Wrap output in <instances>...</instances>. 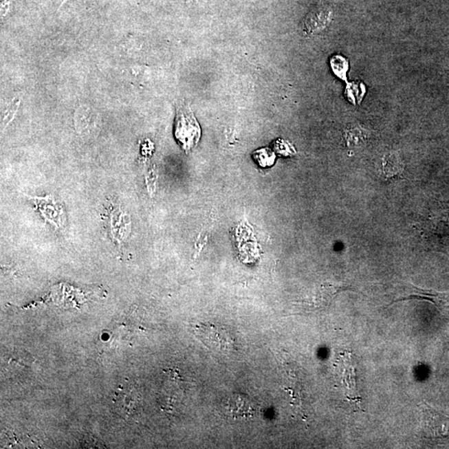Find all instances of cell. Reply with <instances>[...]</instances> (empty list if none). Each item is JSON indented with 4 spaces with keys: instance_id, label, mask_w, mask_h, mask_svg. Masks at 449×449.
I'll return each instance as SVG.
<instances>
[{
    "instance_id": "obj_6",
    "label": "cell",
    "mask_w": 449,
    "mask_h": 449,
    "mask_svg": "<svg viewBox=\"0 0 449 449\" xmlns=\"http://www.w3.org/2000/svg\"><path fill=\"white\" fill-rule=\"evenodd\" d=\"M34 202L45 219L59 228L65 222V212L50 197H35Z\"/></svg>"
},
{
    "instance_id": "obj_1",
    "label": "cell",
    "mask_w": 449,
    "mask_h": 449,
    "mask_svg": "<svg viewBox=\"0 0 449 449\" xmlns=\"http://www.w3.org/2000/svg\"><path fill=\"white\" fill-rule=\"evenodd\" d=\"M174 135L185 152H189L199 142L201 136L200 125L188 107H179L175 120Z\"/></svg>"
},
{
    "instance_id": "obj_8",
    "label": "cell",
    "mask_w": 449,
    "mask_h": 449,
    "mask_svg": "<svg viewBox=\"0 0 449 449\" xmlns=\"http://www.w3.org/2000/svg\"><path fill=\"white\" fill-rule=\"evenodd\" d=\"M404 168V164L397 153L388 154L384 158L383 174L386 179L399 177L402 174Z\"/></svg>"
},
{
    "instance_id": "obj_5",
    "label": "cell",
    "mask_w": 449,
    "mask_h": 449,
    "mask_svg": "<svg viewBox=\"0 0 449 449\" xmlns=\"http://www.w3.org/2000/svg\"><path fill=\"white\" fill-rule=\"evenodd\" d=\"M333 10L327 5L317 6L309 12L305 19V31L315 34L323 30L331 22Z\"/></svg>"
},
{
    "instance_id": "obj_4",
    "label": "cell",
    "mask_w": 449,
    "mask_h": 449,
    "mask_svg": "<svg viewBox=\"0 0 449 449\" xmlns=\"http://www.w3.org/2000/svg\"><path fill=\"white\" fill-rule=\"evenodd\" d=\"M407 285L408 296L400 298L396 302L411 299L428 300L434 304L439 311L449 320V292H438L432 289H421L413 284Z\"/></svg>"
},
{
    "instance_id": "obj_9",
    "label": "cell",
    "mask_w": 449,
    "mask_h": 449,
    "mask_svg": "<svg viewBox=\"0 0 449 449\" xmlns=\"http://www.w3.org/2000/svg\"><path fill=\"white\" fill-rule=\"evenodd\" d=\"M276 158V153L267 148L256 150L253 153L254 161L263 168H271L275 164Z\"/></svg>"
},
{
    "instance_id": "obj_3",
    "label": "cell",
    "mask_w": 449,
    "mask_h": 449,
    "mask_svg": "<svg viewBox=\"0 0 449 449\" xmlns=\"http://www.w3.org/2000/svg\"><path fill=\"white\" fill-rule=\"evenodd\" d=\"M197 333L204 343L215 351H230L234 347L233 338L224 327L206 324L198 327Z\"/></svg>"
},
{
    "instance_id": "obj_7",
    "label": "cell",
    "mask_w": 449,
    "mask_h": 449,
    "mask_svg": "<svg viewBox=\"0 0 449 449\" xmlns=\"http://www.w3.org/2000/svg\"><path fill=\"white\" fill-rule=\"evenodd\" d=\"M117 404L123 415L130 417L135 414L138 406V393L133 387L122 389L116 395Z\"/></svg>"
},
{
    "instance_id": "obj_2",
    "label": "cell",
    "mask_w": 449,
    "mask_h": 449,
    "mask_svg": "<svg viewBox=\"0 0 449 449\" xmlns=\"http://www.w3.org/2000/svg\"><path fill=\"white\" fill-rule=\"evenodd\" d=\"M422 413L425 437L434 442L444 443L449 439V417L435 410L430 405H419Z\"/></svg>"
},
{
    "instance_id": "obj_10",
    "label": "cell",
    "mask_w": 449,
    "mask_h": 449,
    "mask_svg": "<svg viewBox=\"0 0 449 449\" xmlns=\"http://www.w3.org/2000/svg\"><path fill=\"white\" fill-rule=\"evenodd\" d=\"M331 67L338 78L347 80L349 70V62L347 58L341 55H333L331 58Z\"/></svg>"
},
{
    "instance_id": "obj_11",
    "label": "cell",
    "mask_w": 449,
    "mask_h": 449,
    "mask_svg": "<svg viewBox=\"0 0 449 449\" xmlns=\"http://www.w3.org/2000/svg\"><path fill=\"white\" fill-rule=\"evenodd\" d=\"M273 148L275 152L281 155V156L287 157L296 153V151L291 143L283 140V139H277L274 142Z\"/></svg>"
}]
</instances>
